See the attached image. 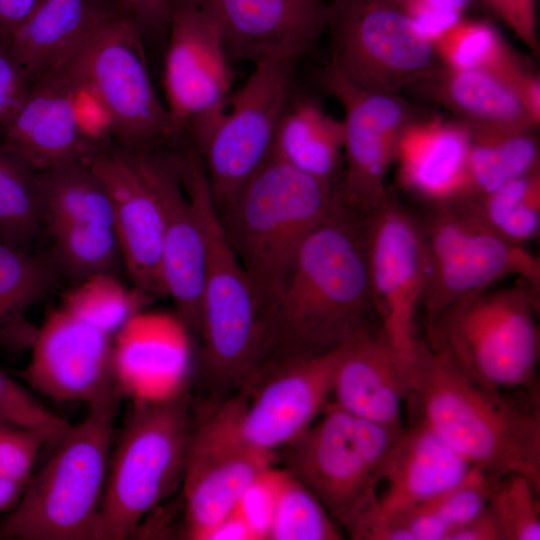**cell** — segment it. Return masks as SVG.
<instances>
[{"mask_svg": "<svg viewBox=\"0 0 540 540\" xmlns=\"http://www.w3.org/2000/svg\"><path fill=\"white\" fill-rule=\"evenodd\" d=\"M143 39L167 36L171 20L184 0H119Z\"/></svg>", "mask_w": 540, "mask_h": 540, "instance_id": "obj_47", "label": "cell"}, {"mask_svg": "<svg viewBox=\"0 0 540 540\" xmlns=\"http://www.w3.org/2000/svg\"><path fill=\"white\" fill-rule=\"evenodd\" d=\"M43 230L37 171L0 138V239L28 248Z\"/></svg>", "mask_w": 540, "mask_h": 540, "instance_id": "obj_35", "label": "cell"}, {"mask_svg": "<svg viewBox=\"0 0 540 540\" xmlns=\"http://www.w3.org/2000/svg\"><path fill=\"white\" fill-rule=\"evenodd\" d=\"M61 279L48 254L34 252L0 239V349L10 353L29 350L38 326L29 311Z\"/></svg>", "mask_w": 540, "mask_h": 540, "instance_id": "obj_30", "label": "cell"}, {"mask_svg": "<svg viewBox=\"0 0 540 540\" xmlns=\"http://www.w3.org/2000/svg\"><path fill=\"white\" fill-rule=\"evenodd\" d=\"M188 393L133 404L110 455L97 540H123L182 483L190 440Z\"/></svg>", "mask_w": 540, "mask_h": 540, "instance_id": "obj_7", "label": "cell"}, {"mask_svg": "<svg viewBox=\"0 0 540 540\" xmlns=\"http://www.w3.org/2000/svg\"><path fill=\"white\" fill-rule=\"evenodd\" d=\"M407 401L472 466L521 474L540 490V397L487 387L441 347L417 340L405 367Z\"/></svg>", "mask_w": 540, "mask_h": 540, "instance_id": "obj_2", "label": "cell"}, {"mask_svg": "<svg viewBox=\"0 0 540 540\" xmlns=\"http://www.w3.org/2000/svg\"><path fill=\"white\" fill-rule=\"evenodd\" d=\"M405 427L357 417L333 401L287 446V471L348 533L371 506Z\"/></svg>", "mask_w": 540, "mask_h": 540, "instance_id": "obj_8", "label": "cell"}, {"mask_svg": "<svg viewBox=\"0 0 540 540\" xmlns=\"http://www.w3.org/2000/svg\"><path fill=\"white\" fill-rule=\"evenodd\" d=\"M414 22L432 42L455 24L474 0H390Z\"/></svg>", "mask_w": 540, "mask_h": 540, "instance_id": "obj_44", "label": "cell"}, {"mask_svg": "<svg viewBox=\"0 0 540 540\" xmlns=\"http://www.w3.org/2000/svg\"><path fill=\"white\" fill-rule=\"evenodd\" d=\"M322 82L344 111L343 169L335 186L340 204L370 215L390 196L385 180L404 129L420 117L399 94L358 89L329 65Z\"/></svg>", "mask_w": 540, "mask_h": 540, "instance_id": "obj_14", "label": "cell"}, {"mask_svg": "<svg viewBox=\"0 0 540 540\" xmlns=\"http://www.w3.org/2000/svg\"><path fill=\"white\" fill-rule=\"evenodd\" d=\"M471 134L457 121L418 117L402 132L395 161L403 187L433 205L462 187Z\"/></svg>", "mask_w": 540, "mask_h": 540, "instance_id": "obj_28", "label": "cell"}, {"mask_svg": "<svg viewBox=\"0 0 540 540\" xmlns=\"http://www.w3.org/2000/svg\"><path fill=\"white\" fill-rule=\"evenodd\" d=\"M119 401L89 406L68 426L0 522V539L97 540Z\"/></svg>", "mask_w": 540, "mask_h": 540, "instance_id": "obj_3", "label": "cell"}, {"mask_svg": "<svg viewBox=\"0 0 540 540\" xmlns=\"http://www.w3.org/2000/svg\"><path fill=\"white\" fill-rule=\"evenodd\" d=\"M152 299L118 276L101 274L72 285L60 305L114 337Z\"/></svg>", "mask_w": 540, "mask_h": 540, "instance_id": "obj_36", "label": "cell"}, {"mask_svg": "<svg viewBox=\"0 0 540 540\" xmlns=\"http://www.w3.org/2000/svg\"><path fill=\"white\" fill-rule=\"evenodd\" d=\"M331 395L338 407L357 417L403 427L405 370L381 328L365 331L338 348Z\"/></svg>", "mask_w": 540, "mask_h": 540, "instance_id": "obj_26", "label": "cell"}, {"mask_svg": "<svg viewBox=\"0 0 540 540\" xmlns=\"http://www.w3.org/2000/svg\"><path fill=\"white\" fill-rule=\"evenodd\" d=\"M367 258L377 318L405 370L417 341L414 319L426 283L427 252L420 220L391 194L368 216Z\"/></svg>", "mask_w": 540, "mask_h": 540, "instance_id": "obj_15", "label": "cell"}, {"mask_svg": "<svg viewBox=\"0 0 540 540\" xmlns=\"http://www.w3.org/2000/svg\"><path fill=\"white\" fill-rule=\"evenodd\" d=\"M328 65L368 92L399 94L439 65L433 43L390 0H329Z\"/></svg>", "mask_w": 540, "mask_h": 540, "instance_id": "obj_10", "label": "cell"}, {"mask_svg": "<svg viewBox=\"0 0 540 540\" xmlns=\"http://www.w3.org/2000/svg\"><path fill=\"white\" fill-rule=\"evenodd\" d=\"M160 146L147 148V158L164 221L163 287L181 320L189 329L199 330L206 265L204 233L183 183L180 152Z\"/></svg>", "mask_w": 540, "mask_h": 540, "instance_id": "obj_21", "label": "cell"}, {"mask_svg": "<svg viewBox=\"0 0 540 540\" xmlns=\"http://www.w3.org/2000/svg\"><path fill=\"white\" fill-rule=\"evenodd\" d=\"M216 25L229 58L295 61L326 31L329 0H196Z\"/></svg>", "mask_w": 540, "mask_h": 540, "instance_id": "obj_19", "label": "cell"}, {"mask_svg": "<svg viewBox=\"0 0 540 540\" xmlns=\"http://www.w3.org/2000/svg\"><path fill=\"white\" fill-rule=\"evenodd\" d=\"M122 12L127 11L119 0H40L9 45L33 84L69 63Z\"/></svg>", "mask_w": 540, "mask_h": 540, "instance_id": "obj_27", "label": "cell"}, {"mask_svg": "<svg viewBox=\"0 0 540 540\" xmlns=\"http://www.w3.org/2000/svg\"><path fill=\"white\" fill-rule=\"evenodd\" d=\"M44 226L62 222L113 227V208L101 178L87 160L37 172Z\"/></svg>", "mask_w": 540, "mask_h": 540, "instance_id": "obj_31", "label": "cell"}, {"mask_svg": "<svg viewBox=\"0 0 540 540\" xmlns=\"http://www.w3.org/2000/svg\"><path fill=\"white\" fill-rule=\"evenodd\" d=\"M446 540H504V535L487 504L477 516L454 529Z\"/></svg>", "mask_w": 540, "mask_h": 540, "instance_id": "obj_48", "label": "cell"}, {"mask_svg": "<svg viewBox=\"0 0 540 540\" xmlns=\"http://www.w3.org/2000/svg\"><path fill=\"white\" fill-rule=\"evenodd\" d=\"M40 0H0V38L11 36L31 14Z\"/></svg>", "mask_w": 540, "mask_h": 540, "instance_id": "obj_49", "label": "cell"}, {"mask_svg": "<svg viewBox=\"0 0 540 540\" xmlns=\"http://www.w3.org/2000/svg\"><path fill=\"white\" fill-rule=\"evenodd\" d=\"M368 216L338 201L304 240L287 275L261 305L263 367L327 354L381 328L371 322L377 315L368 270Z\"/></svg>", "mask_w": 540, "mask_h": 540, "instance_id": "obj_1", "label": "cell"}, {"mask_svg": "<svg viewBox=\"0 0 540 540\" xmlns=\"http://www.w3.org/2000/svg\"><path fill=\"white\" fill-rule=\"evenodd\" d=\"M240 400L222 406L190 435L182 488L186 531L204 540L236 506L240 495L275 453L251 446L238 426Z\"/></svg>", "mask_w": 540, "mask_h": 540, "instance_id": "obj_16", "label": "cell"}, {"mask_svg": "<svg viewBox=\"0 0 540 540\" xmlns=\"http://www.w3.org/2000/svg\"><path fill=\"white\" fill-rule=\"evenodd\" d=\"M499 479L501 478L472 466L467 475L458 483L424 504L447 526L449 535L454 529L477 516L487 506Z\"/></svg>", "mask_w": 540, "mask_h": 540, "instance_id": "obj_40", "label": "cell"}, {"mask_svg": "<svg viewBox=\"0 0 540 540\" xmlns=\"http://www.w3.org/2000/svg\"><path fill=\"white\" fill-rule=\"evenodd\" d=\"M81 84L66 64L32 84L0 138L37 172L89 160L103 146L84 127L78 111Z\"/></svg>", "mask_w": 540, "mask_h": 540, "instance_id": "obj_20", "label": "cell"}, {"mask_svg": "<svg viewBox=\"0 0 540 540\" xmlns=\"http://www.w3.org/2000/svg\"><path fill=\"white\" fill-rule=\"evenodd\" d=\"M517 38L538 56L536 0H484Z\"/></svg>", "mask_w": 540, "mask_h": 540, "instance_id": "obj_46", "label": "cell"}, {"mask_svg": "<svg viewBox=\"0 0 540 540\" xmlns=\"http://www.w3.org/2000/svg\"><path fill=\"white\" fill-rule=\"evenodd\" d=\"M0 420L22 427L48 429L58 435L70 425L1 369Z\"/></svg>", "mask_w": 540, "mask_h": 540, "instance_id": "obj_43", "label": "cell"}, {"mask_svg": "<svg viewBox=\"0 0 540 540\" xmlns=\"http://www.w3.org/2000/svg\"><path fill=\"white\" fill-rule=\"evenodd\" d=\"M294 62L268 61L235 92L204 141L194 148L219 215L270 158L281 117L294 93Z\"/></svg>", "mask_w": 540, "mask_h": 540, "instance_id": "obj_12", "label": "cell"}, {"mask_svg": "<svg viewBox=\"0 0 540 540\" xmlns=\"http://www.w3.org/2000/svg\"><path fill=\"white\" fill-rule=\"evenodd\" d=\"M501 238L518 245L540 231V170L516 178L499 189L448 203Z\"/></svg>", "mask_w": 540, "mask_h": 540, "instance_id": "obj_33", "label": "cell"}, {"mask_svg": "<svg viewBox=\"0 0 540 540\" xmlns=\"http://www.w3.org/2000/svg\"><path fill=\"white\" fill-rule=\"evenodd\" d=\"M189 328L176 314L142 310L115 336L113 368L122 396L155 404L187 391Z\"/></svg>", "mask_w": 540, "mask_h": 540, "instance_id": "obj_22", "label": "cell"}, {"mask_svg": "<svg viewBox=\"0 0 540 540\" xmlns=\"http://www.w3.org/2000/svg\"><path fill=\"white\" fill-rule=\"evenodd\" d=\"M143 44L138 27L122 12L106 22L67 63L99 105L109 136L129 149L148 148L174 138Z\"/></svg>", "mask_w": 540, "mask_h": 540, "instance_id": "obj_9", "label": "cell"}, {"mask_svg": "<svg viewBox=\"0 0 540 540\" xmlns=\"http://www.w3.org/2000/svg\"><path fill=\"white\" fill-rule=\"evenodd\" d=\"M51 239L48 254L60 278L72 285L91 277L126 273L125 262L113 227L53 222L44 226Z\"/></svg>", "mask_w": 540, "mask_h": 540, "instance_id": "obj_34", "label": "cell"}, {"mask_svg": "<svg viewBox=\"0 0 540 540\" xmlns=\"http://www.w3.org/2000/svg\"><path fill=\"white\" fill-rule=\"evenodd\" d=\"M27 482L0 478V513L10 510L17 503Z\"/></svg>", "mask_w": 540, "mask_h": 540, "instance_id": "obj_51", "label": "cell"}, {"mask_svg": "<svg viewBox=\"0 0 540 540\" xmlns=\"http://www.w3.org/2000/svg\"><path fill=\"white\" fill-rule=\"evenodd\" d=\"M204 540H257L255 534L234 507L207 533Z\"/></svg>", "mask_w": 540, "mask_h": 540, "instance_id": "obj_50", "label": "cell"}, {"mask_svg": "<svg viewBox=\"0 0 540 540\" xmlns=\"http://www.w3.org/2000/svg\"><path fill=\"white\" fill-rule=\"evenodd\" d=\"M229 56L213 20L196 0H184L167 33L163 87L173 137L199 146L232 95Z\"/></svg>", "mask_w": 540, "mask_h": 540, "instance_id": "obj_13", "label": "cell"}, {"mask_svg": "<svg viewBox=\"0 0 540 540\" xmlns=\"http://www.w3.org/2000/svg\"><path fill=\"white\" fill-rule=\"evenodd\" d=\"M32 82L11 51L9 42L0 38V126L19 108Z\"/></svg>", "mask_w": 540, "mask_h": 540, "instance_id": "obj_45", "label": "cell"}, {"mask_svg": "<svg viewBox=\"0 0 540 540\" xmlns=\"http://www.w3.org/2000/svg\"><path fill=\"white\" fill-rule=\"evenodd\" d=\"M181 174L206 245L199 329L204 363L221 385H247L262 369L260 300L225 234L202 160L191 148L182 153Z\"/></svg>", "mask_w": 540, "mask_h": 540, "instance_id": "obj_4", "label": "cell"}, {"mask_svg": "<svg viewBox=\"0 0 540 540\" xmlns=\"http://www.w3.org/2000/svg\"><path fill=\"white\" fill-rule=\"evenodd\" d=\"M472 465L423 420L405 428L383 482L385 490L349 531L357 539L365 529L396 521L463 479Z\"/></svg>", "mask_w": 540, "mask_h": 540, "instance_id": "obj_25", "label": "cell"}, {"mask_svg": "<svg viewBox=\"0 0 540 540\" xmlns=\"http://www.w3.org/2000/svg\"><path fill=\"white\" fill-rule=\"evenodd\" d=\"M432 43L439 63L452 69H505L523 62L482 20L462 17Z\"/></svg>", "mask_w": 540, "mask_h": 540, "instance_id": "obj_37", "label": "cell"}, {"mask_svg": "<svg viewBox=\"0 0 540 540\" xmlns=\"http://www.w3.org/2000/svg\"><path fill=\"white\" fill-rule=\"evenodd\" d=\"M339 539L342 534L320 501L288 472L268 540Z\"/></svg>", "mask_w": 540, "mask_h": 540, "instance_id": "obj_38", "label": "cell"}, {"mask_svg": "<svg viewBox=\"0 0 540 540\" xmlns=\"http://www.w3.org/2000/svg\"><path fill=\"white\" fill-rule=\"evenodd\" d=\"M88 162L109 193L113 228L132 285L152 298L165 296L161 271L164 221L147 148L102 147Z\"/></svg>", "mask_w": 540, "mask_h": 540, "instance_id": "obj_18", "label": "cell"}, {"mask_svg": "<svg viewBox=\"0 0 540 540\" xmlns=\"http://www.w3.org/2000/svg\"><path fill=\"white\" fill-rule=\"evenodd\" d=\"M539 294L520 280L512 288L466 296L426 326L427 343L443 348L487 387L540 397Z\"/></svg>", "mask_w": 540, "mask_h": 540, "instance_id": "obj_6", "label": "cell"}, {"mask_svg": "<svg viewBox=\"0 0 540 540\" xmlns=\"http://www.w3.org/2000/svg\"><path fill=\"white\" fill-rule=\"evenodd\" d=\"M537 170L540 149L536 130L471 137L462 187L448 202L489 194Z\"/></svg>", "mask_w": 540, "mask_h": 540, "instance_id": "obj_32", "label": "cell"}, {"mask_svg": "<svg viewBox=\"0 0 540 540\" xmlns=\"http://www.w3.org/2000/svg\"><path fill=\"white\" fill-rule=\"evenodd\" d=\"M343 121L310 95L293 93L281 117L271 156L336 186L343 169Z\"/></svg>", "mask_w": 540, "mask_h": 540, "instance_id": "obj_29", "label": "cell"}, {"mask_svg": "<svg viewBox=\"0 0 540 540\" xmlns=\"http://www.w3.org/2000/svg\"><path fill=\"white\" fill-rule=\"evenodd\" d=\"M113 342V336L60 305L38 326L23 377L32 389L57 402L89 407L121 399Z\"/></svg>", "mask_w": 540, "mask_h": 540, "instance_id": "obj_17", "label": "cell"}, {"mask_svg": "<svg viewBox=\"0 0 540 540\" xmlns=\"http://www.w3.org/2000/svg\"><path fill=\"white\" fill-rule=\"evenodd\" d=\"M420 223L427 252L420 303L426 326L458 300L507 276L540 292V259L524 245L501 238L450 204L433 205Z\"/></svg>", "mask_w": 540, "mask_h": 540, "instance_id": "obj_11", "label": "cell"}, {"mask_svg": "<svg viewBox=\"0 0 540 540\" xmlns=\"http://www.w3.org/2000/svg\"><path fill=\"white\" fill-rule=\"evenodd\" d=\"M287 470L267 466L258 472L240 495L235 506L257 540H268Z\"/></svg>", "mask_w": 540, "mask_h": 540, "instance_id": "obj_42", "label": "cell"}, {"mask_svg": "<svg viewBox=\"0 0 540 540\" xmlns=\"http://www.w3.org/2000/svg\"><path fill=\"white\" fill-rule=\"evenodd\" d=\"M337 350L276 366L251 403L240 400L238 426L246 442L275 453L314 423L329 402Z\"/></svg>", "mask_w": 540, "mask_h": 540, "instance_id": "obj_23", "label": "cell"}, {"mask_svg": "<svg viewBox=\"0 0 540 540\" xmlns=\"http://www.w3.org/2000/svg\"><path fill=\"white\" fill-rule=\"evenodd\" d=\"M60 437L48 429L22 427L0 420V478L28 481L42 447Z\"/></svg>", "mask_w": 540, "mask_h": 540, "instance_id": "obj_41", "label": "cell"}, {"mask_svg": "<svg viewBox=\"0 0 540 540\" xmlns=\"http://www.w3.org/2000/svg\"><path fill=\"white\" fill-rule=\"evenodd\" d=\"M540 490L525 476L509 474L498 480L488 506L504 540L540 539Z\"/></svg>", "mask_w": 540, "mask_h": 540, "instance_id": "obj_39", "label": "cell"}, {"mask_svg": "<svg viewBox=\"0 0 540 540\" xmlns=\"http://www.w3.org/2000/svg\"><path fill=\"white\" fill-rule=\"evenodd\" d=\"M530 70L525 62L505 69H452L439 64L408 89L452 113L471 137L536 130L521 93Z\"/></svg>", "mask_w": 540, "mask_h": 540, "instance_id": "obj_24", "label": "cell"}, {"mask_svg": "<svg viewBox=\"0 0 540 540\" xmlns=\"http://www.w3.org/2000/svg\"><path fill=\"white\" fill-rule=\"evenodd\" d=\"M335 186L270 156L219 215L260 306L290 270L307 236L337 205Z\"/></svg>", "mask_w": 540, "mask_h": 540, "instance_id": "obj_5", "label": "cell"}]
</instances>
